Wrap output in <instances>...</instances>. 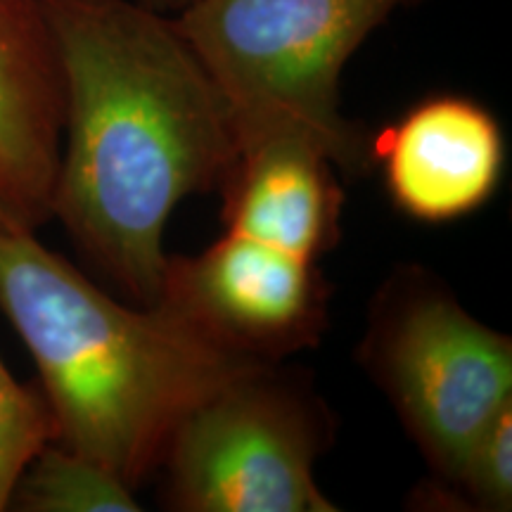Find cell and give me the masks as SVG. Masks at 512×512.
<instances>
[{"label":"cell","mask_w":512,"mask_h":512,"mask_svg":"<svg viewBox=\"0 0 512 512\" xmlns=\"http://www.w3.org/2000/svg\"><path fill=\"white\" fill-rule=\"evenodd\" d=\"M64 83L53 219L138 306L159 304L164 230L238 155L219 88L174 19L140 0H38Z\"/></svg>","instance_id":"1"},{"label":"cell","mask_w":512,"mask_h":512,"mask_svg":"<svg viewBox=\"0 0 512 512\" xmlns=\"http://www.w3.org/2000/svg\"><path fill=\"white\" fill-rule=\"evenodd\" d=\"M0 311L34 356L55 444L138 491L185 415L264 363L169 306H126L36 233L0 228Z\"/></svg>","instance_id":"2"},{"label":"cell","mask_w":512,"mask_h":512,"mask_svg":"<svg viewBox=\"0 0 512 512\" xmlns=\"http://www.w3.org/2000/svg\"><path fill=\"white\" fill-rule=\"evenodd\" d=\"M425 0H192L174 19L219 88L238 150L311 140L339 174L363 176L370 138L339 112V76L396 10Z\"/></svg>","instance_id":"3"},{"label":"cell","mask_w":512,"mask_h":512,"mask_svg":"<svg viewBox=\"0 0 512 512\" xmlns=\"http://www.w3.org/2000/svg\"><path fill=\"white\" fill-rule=\"evenodd\" d=\"M356 358L430 465L451 482L479 434L512 403V339L470 316L425 266L377 287Z\"/></svg>","instance_id":"4"},{"label":"cell","mask_w":512,"mask_h":512,"mask_svg":"<svg viewBox=\"0 0 512 512\" xmlns=\"http://www.w3.org/2000/svg\"><path fill=\"white\" fill-rule=\"evenodd\" d=\"M335 430L311 373L256 366L176 427L159 501L176 512H337L313 475Z\"/></svg>","instance_id":"5"},{"label":"cell","mask_w":512,"mask_h":512,"mask_svg":"<svg viewBox=\"0 0 512 512\" xmlns=\"http://www.w3.org/2000/svg\"><path fill=\"white\" fill-rule=\"evenodd\" d=\"M330 297L316 261L228 230L200 254L166 256L159 304L249 361L283 363L318 347Z\"/></svg>","instance_id":"6"},{"label":"cell","mask_w":512,"mask_h":512,"mask_svg":"<svg viewBox=\"0 0 512 512\" xmlns=\"http://www.w3.org/2000/svg\"><path fill=\"white\" fill-rule=\"evenodd\" d=\"M389 200L408 219L451 223L496 195L505 169L498 119L472 98L434 95L370 140Z\"/></svg>","instance_id":"7"},{"label":"cell","mask_w":512,"mask_h":512,"mask_svg":"<svg viewBox=\"0 0 512 512\" xmlns=\"http://www.w3.org/2000/svg\"><path fill=\"white\" fill-rule=\"evenodd\" d=\"M64 83L38 0H0V228L53 221Z\"/></svg>","instance_id":"8"},{"label":"cell","mask_w":512,"mask_h":512,"mask_svg":"<svg viewBox=\"0 0 512 512\" xmlns=\"http://www.w3.org/2000/svg\"><path fill=\"white\" fill-rule=\"evenodd\" d=\"M230 233L318 261L342 238L344 188L332 159L299 136L242 145L219 185Z\"/></svg>","instance_id":"9"},{"label":"cell","mask_w":512,"mask_h":512,"mask_svg":"<svg viewBox=\"0 0 512 512\" xmlns=\"http://www.w3.org/2000/svg\"><path fill=\"white\" fill-rule=\"evenodd\" d=\"M8 508L22 512H140L131 491L110 470L50 441L17 477Z\"/></svg>","instance_id":"10"},{"label":"cell","mask_w":512,"mask_h":512,"mask_svg":"<svg viewBox=\"0 0 512 512\" xmlns=\"http://www.w3.org/2000/svg\"><path fill=\"white\" fill-rule=\"evenodd\" d=\"M411 508L508 512L512 508V403L491 420L451 482L427 479L408 498Z\"/></svg>","instance_id":"11"},{"label":"cell","mask_w":512,"mask_h":512,"mask_svg":"<svg viewBox=\"0 0 512 512\" xmlns=\"http://www.w3.org/2000/svg\"><path fill=\"white\" fill-rule=\"evenodd\" d=\"M50 441L55 422L41 389L19 384L0 361V510H8L17 477Z\"/></svg>","instance_id":"12"},{"label":"cell","mask_w":512,"mask_h":512,"mask_svg":"<svg viewBox=\"0 0 512 512\" xmlns=\"http://www.w3.org/2000/svg\"><path fill=\"white\" fill-rule=\"evenodd\" d=\"M188 3H192V0H164V12L166 10H181Z\"/></svg>","instance_id":"13"},{"label":"cell","mask_w":512,"mask_h":512,"mask_svg":"<svg viewBox=\"0 0 512 512\" xmlns=\"http://www.w3.org/2000/svg\"><path fill=\"white\" fill-rule=\"evenodd\" d=\"M143 5H150V8L164 12V0H140Z\"/></svg>","instance_id":"14"}]
</instances>
